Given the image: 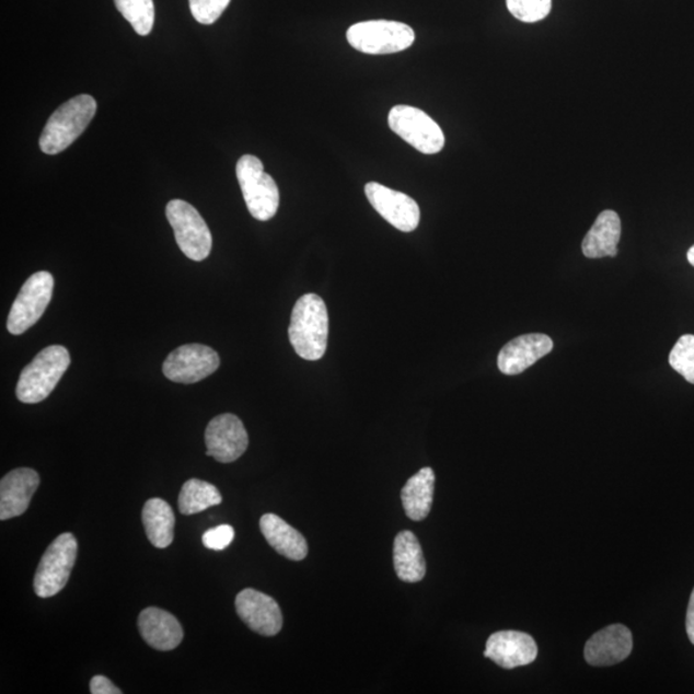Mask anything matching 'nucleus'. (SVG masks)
<instances>
[{"mask_svg":"<svg viewBox=\"0 0 694 694\" xmlns=\"http://www.w3.org/2000/svg\"><path fill=\"white\" fill-rule=\"evenodd\" d=\"M328 310L326 302L315 293H306L294 304L288 337L302 359L323 358L328 342Z\"/></svg>","mask_w":694,"mask_h":694,"instance_id":"1","label":"nucleus"},{"mask_svg":"<svg viewBox=\"0 0 694 694\" xmlns=\"http://www.w3.org/2000/svg\"><path fill=\"white\" fill-rule=\"evenodd\" d=\"M97 113V102L92 95L81 94L58 107L44 128L39 146L47 154H57L70 147L83 135Z\"/></svg>","mask_w":694,"mask_h":694,"instance_id":"2","label":"nucleus"},{"mask_svg":"<svg viewBox=\"0 0 694 694\" xmlns=\"http://www.w3.org/2000/svg\"><path fill=\"white\" fill-rule=\"evenodd\" d=\"M70 363V352L66 347H46L22 371L16 388L19 401L25 404L43 402L56 389Z\"/></svg>","mask_w":694,"mask_h":694,"instance_id":"3","label":"nucleus"},{"mask_svg":"<svg viewBox=\"0 0 694 694\" xmlns=\"http://www.w3.org/2000/svg\"><path fill=\"white\" fill-rule=\"evenodd\" d=\"M346 36L354 49L367 55L398 54L416 41L410 26L388 20L359 22L347 31Z\"/></svg>","mask_w":694,"mask_h":694,"instance_id":"4","label":"nucleus"},{"mask_svg":"<svg viewBox=\"0 0 694 694\" xmlns=\"http://www.w3.org/2000/svg\"><path fill=\"white\" fill-rule=\"evenodd\" d=\"M235 174L251 216L261 221L275 218L279 189L275 180L264 172L263 162L253 154H245L239 160Z\"/></svg>","mask_w":694,"mask_h":694,"instance_id":"5","label":"nucleus"},{"mask_svg":"<svg viewBox=\"0 0 694 694\" xmlns=\"http://www.w3.org/2000/svg\"><path fill=\"white\" fill-rule=\"evenodd\" d=\"M78 557V542L70 533L56 537L44 553L34 578V592L41 598L54 597L68 585Z\"/></svg>","mask_w":694,"mask_h":694,"instance_id":"6","label":"nucleus"},{"mask_svg":"<svg viewBox=\"0 0 694 694\" xmlns=\"http://www.w3.org/2000/svg\"><path fill=\"white\" fill-rule=\"evenodd\" d=\"M166 217L182 253L190 261H205L211 253L212 235L201 213L183 199H173L166 206Z\"/></svg>","mask_w":694,"mask_h":694,"instance_id":"7","label":"nucleus"},{"mask_svg":"<svg viewBox=\"0 0 694 694\" xmlns=\"http://www.w3.org/2000/svg\"><path fill=\"white\" fill-rule=\"evenodd\" d=\"M389 125L395 135L419 152L435 154L444 149V132L423 109L395 106L390 111Z\"/></svg>","mask_w":694,"mask_h":694,"instance_id":"8","label":"nucleus"},{"mask_svg":"<svg viewBox=\"0 0 694 694\" xmlns=\"http://www.w3.org/2000/svg\"><path fill=\"white\" fill-rule=\"evenodd\" d=\"M55 279L48 271L35 273L22 286L14 300L7 328L12 335H22L41 320L54 294Z\"/></svg>","mask_w":694,"mask_h":694,"instance_id":"9","label":"nucleus"},{"mask_svg":"<svg viewBox=\"0 0 694 694\" xmlns=\"http://www.w3.org/2000/svg\"><path fill=\"white\" fill-rule=\"evenodd\" d=\"M220 366L219 354L209 346L183 345L169 354L162 365L165 378L178 383H196L209 378Z\"/></svg>","mask_w":694,"mask_h":694,"instance_id":"10","label":"nucleus"},{"mask_svg":"<svg viewBox=\"0 0 694 694\" xmlns=\"http://www.w3.org/2000/svg\"><path fill=\"white\" fill-rule=\"evenodd\" d=\"M208 452L220 463H232L245 454L248 447V435L242 420L231 413L220 415L210 420L205 431Z\"/></svg>","mask_w":694,"mask_h":694,"instance_id":"11","label":"nucleus"},{"mask_svg":"<svg viewBox=\"0 0 694 694\" xmlns=\"http://www.w3.org/2000/svg\"><path fill=\"white\" fill-rule=\"evenodd\" d=\"M366 196L373 209L398 231L409 233L418 228L419 206L408 195L371 182L366 186Z\"/></svg>","mask_w":694,"mask_h":694,"instance_id":"12","label":"nucleus"},{"mask_svg":"<svg viewBox=\"0 0 694 694\" xmlns=\"http://www.w3.org/2000/svg\"><path fill=\"white\" fill-rule=\"evenodd\" d=\"M235 610L251 631L264 637H273L282 629L284 616L278 603L255 589L248 588L239 593L235 598Z\"/></svg>","mask_w":694,"mask_h":694,"instance_id":"13","label":"nucleus"},{"mask_svg":"<svg viewBox=\"0 0 694 694\" xmlns=\"http://www.w3.org/2000/svg\"><path fill=\"white\" fill-rule=\"evenodd\" d=\"M484 655L500 668L516 669L536 660L537 646L527 633L504 631L490 635Z\"/></svg>","mask_w":694,"mask_h":694,"instance_id":"14","label":"nucleus"},{"mask_svg":"<svg viewBox=\"0 0 694 694\" xmlns=\"http://www.w3.org/2000/svg\"><path fill=\"white\" fill-rule=\"evenodd\" d=\"M633 651V635L626 626L615 624L604 627L587 641L586 660L592 667H612L623 662Z\"/></svg>","mask_w":694,"mask_h":694,"instance_id":"15","label":"nucleus"},{"mask_svg":"<svg viewBox=\"0 0 694 694\" xmlns=\"http://www.w3.org/2000/svg\"><path fill=\"white\" fill-rule=\"evenodd\" d=\"M553 350L550 336L530 334L516 337L504 346L498 356V368L501 373L516 375L525 372Z\"/></svg>","mask_w":694,"mask_h":694,"instance_id":"16","label":"nucleus"},{"mask_svg":"<svg viewBox=\"0 0 694 694\" xmlns=\"http://www.w3.org/2000/svg\"><path fill=\"white\" fill-rule=\"evenodd\" d=\"M39 484L38 472L32 469H18L7 474L0 483V520L24 514Z\"/></svg>","mask_w":694,"mask_h":694,"instance_id":"17","label":"nucleus"},{"mask_svg":"<svg viewBox=\"0 0 694 694\" xmlns=\"http://www.w3.org/2000/svg\"><path fill=\"white\" fill-rule=\"evenodd\" d=\"M138 626L146 644L158 651H173L184 637L178 620L167 611L157 608L140 612Z\"/></svg>","mask_w":694,"mask_h":694,"instance_id":"18","label":"nucleus"},{"mask_svg":"<svg viewBox=\"0 0 694 694\" xmlns=\"http://www.w3.org/2000/svg\"><path fill=\"white\" fill-rule=\"evenodd\" d=\"M620 238H622V220L618 213L612 210L602 211L586 239L582 240V254L589 258L615 257Z\"/></svg>","mask_w":694,"mask_h":694,"instance_id":"19","label":"nucleus"},{"mask_svg":"<svg viewBox=\"0 0 694 694\" xmlns=\"http://www.w3.org/2000/svg\"><path fill=\"white\" fill-rule=\"evenodd\" d=\"M261 530L271 548L276 550L280 556L292 560H301L308 556L305 537L277 514H264L261 520Z\"/></svg>","mask_w":694,"mask_h":694,"instance_id":"20","label":"nucleus"},{"mask_svg":"<svg viewBox=\"0 0 694 694\" xmlns=\"http://www.w3.org/2000/svg\"><path fill=\"white\" fill-rule=\"evenodd\" d=\"M435 490V472L425 467L412 476L402 490L405 513L413 521H423L431 512Z\"/></svg>","mask_w":694,"mask_h":694,"instance_id":"21","label":"nucleus"},{"mask_svg":"<svg viewBox=\"0 0 694 694\" xmlns=\"http://www.w3.org/2000/svg\"><path fill=\"white\" fill-rule=\"evenodd\" d=\"M394 566L397 578L405 582H418L425 578L426 560L415 534L402 531L395 537Z\"/></svg>","mask_w":694,"mask_h":694,"instance_id":"22","label":"nucleus"},{"mask_svg":"<svg viewBox=\"0 0 694 694\" xmlns=\"http://www.w3.org/2000/svg\"><path fill=\"white\" fill-rule=\"evenodd\" d=\"M142 521L147 537L157 548H167L174 541L175 516L167 501L160 498L147 500Z\"/></svg>","mask_w":694,"mask_h":694,"instance_id":"23","label":"nucleus"},{"mask_svg":"<svg viewBox=\"0 0 694 694\" xmlns=\"http://www.w3.org/2000/svg\"><path fill=\"white\" fill-rule=\"evenodd\" d=\"M223 501L217 486L203 482V479L190 478L183 485L178 505L182 514H196L206 511L213 506H219Z\"/></svg>","mask_w":694,"mask_h":694,"instance_id":"24","label":"nucleus"},{"mask_svg":"<svg viewBox=\"0 0 694 694\" xmlns=\"http://www.w3.org/2000/svg\"><path fill=\"white\" fill-rule=\"evenodd\" d=\"M117 11L140 36L149 35L154 24L153 0H115Z\"/></svg>","mask_w":694,"mask_h":694,"instance_id":"25","label":"nucleus"},{"mask_svg":"<svg viewBox=\"0 0 694 694\" xmlns=\"http://www.w3.org/2000/svg\"><path fill=\"white\" fill-rule=\"evenodd\" d=\"M669 363L674 371L694 385V336L684 335L670 352Z\"/></svg>","mask_w":694,"mask_h":694,"instance_id":"26","label":"nucleus"},{"mask_svg":"<svg viewBox=\"0 0 694 694\" xmlns=\"http://www.w3.org/2000/svg\"><path fill=\"white\" fill-rule=\"evenodd\" d=\"M507 9L517 20L534 24L548 16L552 0H507Z\"/></svg>","mask_w":694,"mask_h":694,"instance_id":"27","label":"nucleus"},{"mask_svg":"<svg viewBox=\"0 0 694 694\" xmlns=\"http://www.w3.org/2000/svg\"><path fill=\"white\" fill-rule=\"evenodd\" d=\"M231 0H189L192 16L199 24L212 25L227 10Z\"/></svg>","mask_w":694,"mask_h":694,"instance_id":"28","label":"nucleus"},{"mask_svg":"<svg viewBox=\"0 0 694 694\" xmlns=\"http://www.w3.org/2000/svg\"><path fill=\"white\" fill-rule=\"evenodd\" d=\"M234 541V529L229 525H220L206 531L203 543L211 551H223Z\"/></svg>","mask_w":694,"mask_h":694,"instance_id":"29","label":"nucleus"},{"mask_svg":"<svg viewBox=\"0 0 694 694\" xmlns=\"http://www.w3.org/2000/svg\"><path fill=\"white\" fill-rule=\"evenodd\" d=\"M92 694H122L123 691L117 689L116 685L111 683L106 676L97 675L91 681Z\"/></svg>","mask_w":694,"mask_h":694,"instance_id":"30","label":"nucleus"},{"mask_svg":"<svg viewBox=\"0 0 694 694\" xmlns=\"http://www.w3.org/2000/svg\"><path fill=\"white\" fill-rule=\"evenodd\" d=\"M685 626H686V634H689V638L694 645V589L691 594L689 611H686Z\"/></svg>","mask_w":694,"mask_h":694,"instance_id":"31","label":"nucleus"},{"mask_svg":"<svg viewBox=\"0 0 694 694\" xmlns=\"http://www.w3.org/2000/svg\"><path fill=\"white\" fill-rule=\"evenodd\" d=\"M686 258H689L690 264L694 267V245L690 248L689 254H686Z\"/></svg>","mask_w":694,"mask_h":694,"instance_id":"32","label":"nucleus"}]
</instances>
